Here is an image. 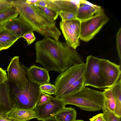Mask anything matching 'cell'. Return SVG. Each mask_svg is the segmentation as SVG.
<instances>
[{
  "instance_id": "obj_20",
  "label": "cell",
  "mask_w": 121,
  "mask_h": 121,
  "mask_svg": "<svg viewBox=\"0 0 121 121\" xmlns=\"http://www.w3.org/2000/svg\"><path fill=\"white\" fill-rule=\"evenodd\" d=\"M103 92L104 99L102 109H107L113 113L115 107L116 103L111 88L104 89Z\"/></svg>"
},
{
  "instance_id": "obj_23",
  "label": "cell",
  "mask_w": 121,
  "mask_h": 121,
  "mask_svg": "<svg viewBox=\"0 0 121 121\" xmlns=\"http://www.w3.org/2000/svg\"><path fill=\"white\" fill-rule=\"evenodd\" d=\"M33 5L35 8L39 12L54 20L55 21L58 17L59 13L52 9L36 5Z\"/></svg>"
},
{
  "instance_id": "obj_30",
  "label": "cell",
  "mask_w": 121,
  "mask_h": 121,
  "mask_svg": "<svg viewBox=\"0 0 121 121\" xmlns=\"http://www.w3.org/2000/svg\"><path fill=\"white\" fill-rule=\"evenodd\" d=\"M22 38L26 40L28 45H29L34 42L36 39V37L32 31L29 32L24 34Z\"/></svg>"
},
{
  "instance_id": "obj_26",
  "label": "cell",
  "mask_w": 121,
  "mask_h": 121,
  "mask_svg": "<svg viewBox=\"0 0 121 121\" xmlns=\"http://www.w3.org/2000/svg\"><path fill=\"white\" fill-rule=\"evenodd\" d=\"M104 119L106 121H121V117H117L107 109L103 110Z\"/></svg>"
},
{
  "instance_id": "obj_39",
  "label": "cell",
  "mask_w": 121,
  "mask_h": 121,
  "mask_svg": "<svg viewBox=\"0 0 121 121\" xmlns=\"http://www.w3.org/2000/svg\"><path fill=\"white\" fill-rule=\"evenodd\" d=\"M103 121H106L104 119Z\"/></svg>"
},
{
  "instance_id": "obj_16",
  "label": "cell",
  "mask_w": 121,
  "mask_h": 121,
  "mask_svg": "<svg viewBox=\"0 0 121 121\" xmlns=\"http://www.w3.org/2000/svg\"><path fill=\"white\" fill-rule=\"evenodd\" d=\"M6 115L8 118L14 121H27L36 118L35 110L21 108L14 104Z\"/></svg>"
},
{
  "instance_id": "obj_5",
  "label": "cell",
  "mask_w": 121,
  "mask_h": 121,
  "mask_svg": "<svg viewBox=\"0 0 121 121\" xmlns=\"http://www.w3.org/2000/svg\"><path fill=\"white\" fill-rule=\"evenodd\" d=\"M85 63L76 64L61 73L56 78L54 82L56 91L55 97L61 99L66 91L76 81L83 76Z\"/></svg>"
},
{
  "instance_id": "obj_6",
  "label": "cell",
  "mask_w": 121,
  "mask_h": 121,
  "mask_svg": "<svg viewBox=\"0 0 121 121\" xmlns=\"http://www.w3.org/2000/svg\"><path fill=\"white\" fill-rule=\"evenodd\" d=\"M100 59L91 55L86 57L83 75L84 86L99 89L106 88L101 70Z\"/></svg>"
},
{
  "instance_id": "obj_24",
  "label": "cell",
  "mask_w": 121,
  "mask_h": 121,
  "mask_svg": "<svg viewBox=\"0 0 121 121\" xmlns=\"http://www.w3.org/2000/svg\"><path fill=\"white\" fill-rule=\"evenodd\" d=\"M39 88L41 92L50 95H54L56 91L55 85L49 83L40 85Z\"/></svg>"
},
{
  "instance_id": "obj_18",
  "label": "cell",
  "mask_w": 121,
  "mask_h": 121,
  "mask_svg": "<svg viewBox=\"0 0 121 121\" xmlns=\"http://www.w3.org/2000/svg\"><path fill=\"white\" fill-rule=\"evenodd\" d=\"M111 88L116 103L115 107L113 113L116 116L121 117V78Z\"/></svg>"
},
{
  "instance_id": "obj_1",
  "label": "cell",
  "mask_w": 121,
  "mask_h": 121,
  "mask_svg": "<svg viewBox=\"0 0 121 121\" xmlns=\"http://www.w3.org/2000/svg\"><path fill=\"white\" fill-rule=\"evenodd\" d=\"M35 62L49 71L60 73L74 65L83 62L76 49L66 43L45 37L35 43Z\"/></svg>"
},
{
  "instance_id": "obj_21",
  "label": "cell",
  "mask_w": 121,
  "mask_h": 121,
  "mask_svg": "<svg viewBox=\"0 0 121 121\" xmlns=\"http://www.w3.org/2000/svg\"><path fill=\"white\" fill-rule=\"evenodd\" d=\"M19 15L17 9L14 6L0 12V23H5L17 18Z\"/></svg>"
},
{
  "instance_id": "obj_32",
  "label": "cell",
  "mask_w": 121,
  "mask_h": 121,
  "mask_svg": "<svg viewBox=\"0 0 121 121\" xmlns=\"http://www.w3.org/2000/svg\"><path fill=\"white\" fill-rule=\"evenodd\" d=\"M14 43L0 38V51L8 49Z\"/></svg>"
},
{
  "instance_id": "obj_34",
  "label": "cell",
  "mask_w": 121,
  "mask_h": 121,
  "mask_svg": "<svg viewBox=\"0 0 121 121\" xmlns=\"http://www.w3.org/2000/svg\"><path fill=\"white\" fill-rule=\"evenodd\" d=\"M104 119L103 113H99L89 119L90 121H103Z\"/></svg>"
},
{
  "instance_id": "obj_13",
  "label": "cell",
  "mask_w": 121,
  "mask_h": 121,
  "mask_svg": "<svg viewBox=\"0 0 121 121\" xmlns=\"http://www.w3.org/2000/svg\"><path fill=\"white\" fill-rule=\"evenodd\" d=\"M25 68L28 78L31 82L39 85L49 83L50 78L46 69L35 65Z\"/></svg>"
},
{
  "instance_id": "obj_40",
  "label": "cell",
  "mask_w": 121,
  "mask_h": 121,
  "mask_svg": "<svg viewBox=\"0 0 121 121\" xmlns=\"http://www.w3.org/2000/svg\"></svg>"
},
{
  "instance_id": "obj_31",
  "label": "cell",
  "mask_w": 121,
  "mask_h": 121,
  "mask_svg": "<svg viewBox=\"0 0 121 121\" xmlns=\"http://www.w3.org/2000/svg\"><path fill=\"white\" fill-rule=\"evenodd\" d=\"M13 6L12 0H0V12Z\"/></svg>"
},
{
  "instance_id": "obj_22",
  "label": "cell",
  "mask_w": 121,
  "mask_h": 121,
  "mask_svg": "<svg viewBox=\"0 0 121 121\" xmlns=\"http://www.w3.org/2000/svg\"><path fill=\"white\" fill-rule=\"evenodd\" d=\"M84 86V79L83 76L76 81L66 91L63 95L62 98L67 95L78 92Z\"/></svg>"
},
{
  "instance_id": "obj_36",
  "label": "cell",
  "mask_w": 121,
  "mask_h": 121,
  "mask_svg": "<svg viewBox=\"0 0 121 121\" xmlns=\"http://www.w3.org/2000/svg\"><path fill=\"white\" fill-rule=\"evenodd\" d=\"M43 121H57L54 117L46 119Z\"/></svg>"
},
{
  "instance_id": "obj_12",
  "label": "cell",
  "mask_w": 121,
  "mask_h": 121,
  "mask_svg": "<svg viewBox=\"0 0 121 121\" xmlns=\"http://www.w3.org/2000/svg\"><path fill=\"white\" fill-rule=\"evenodd\" d=\"M100 65L106 87L110 88L121 78V65L104 59H100Z\"/></svg>"
},
{
  "instance_id": "obj_33",
  "label": "cell",
  "mask_w": 121,
  "mask_h": 121,
  "mask_svg": "<svg viewBox=\"0 0 121 121\" xmlns=\"http://www.w3.org/2000/svg\"><path fill=\"white\" fill-rule=\"evenodd\" d=\"M8 80L6 71L0 67V84L8 81Z\"/></svg>"
},
{
  "instance_id": "obj_8",
  "label": "cell",
  "mask_w": 121,
  "mask_h": 121,
  "mask_svg": "<svg viewBox=\"0 0 121 121\" xmlns=\"http://www.w3.org/2000/svg\"><path fill=\"white\" fill-rule=\"evenodd\" d=\"M8 80L19 89L26 88L29 80L25 67L21 64L19 57L15 56L11 60L7 68Z\"/></svg>"
},
{
  "instance_id": "obj_11",
  "label": "cell",
  "mask_w": 121,
  "mask_h": 121,
  "mask_svg": "<svg viewBox=\"0 0 121 121\" xmlns=\"http://www.w3.org/2000/svg\"><path fill=\"white\" fill-rule=\"evenodd\" d=\"M81 2L79 0H37L36 5L52 9L59 13L65 11L76 15Z\"/></svg>"
},
{
  "instance_id": "obj_25",
  "label": "cell",
  "mask_w": 121,
  "mask_h": 121,
  "mask_svg": "<svg viewBox=\"0 0 121 121\" xmlns=\"http://www.w3.org/2000/svg\"><path fill=\"white\" fill-rule=\"evenodd\" d=\"M0 38L14 43L19 39L5 29L0 32Z\"/></svg>"
},
{
  "instance_id": "obj_17",
  "label": "cell",
  "mask_w": 121,
  "mask_h": 121,
  "mask_svg": "<svg viewBox=\"0 0 121 121\" xmlns=\"http://www.w3.org/2000/svg\"><path fill=\"white\" fill-rule=\"evenodd\" d=\"M9 86L8 81L0 84V112H7L13 104L11 100Z\"/></svg>"
},
{
  "instance_id": "obj_2",
  "label": "cell",
  "mask_w": 121,
  "mask_h": 121,
  "mask_svg": "<svg viewBox=\"0 0 121 121\" xmlns=\"http://www.w3.org/2000/svg\"><path fill=\"white\" fill-rule=\"evenodd\" d=\"M12 2L19 17L30 26L34 31L45 37L59 40L61 33L55 20L39 12L33 4L27 3L26 0H12Z\"/></svg>"
},
{
  "instance_id": "obj_28",
  "label": "cell",
  "mask_w": 121,
  "mask_h": 121,
  "mask_svg": "<svg viewBox=\"0 0 121 121\" xmlns=\"http://www.w3.org/2000/svg\"><path fill=\"white\" fill-rule=\"evenodd\" d=\"M54 97L50 95L41 91L36 106L42 105L47 102Z\"/></svg>"
},
{
  "instance_id": "obj_27",
  "label": "cell",
  "mask_w": 121,
  "mask_h": 121,
  "mask_svg": "<svg viewBox=\"0 0 121 121\" xmlns=\"http://www.w3.org/2000/svg\"><path fill=\"white\" fill-rule=\"evenodd\" d=\"M59 15L61 19V21L64 22L77 19L76 15L73 13L65 11H60Z\"/></svg>"
},
{
  "instance_id": "obj_29",
  "label": "cell",
  "mask_w": 121,
  "mask_h": 121,
  "mask_svg": "<svg viewBox=\"0 0 121 121\" xmlns=\"http://www.w3.org/2000/svg\"><path fill=\"white\" fill-rule=\"evenodd\" d=\"M116 47L120 63L121 61V28L118 30L116 35Z\"/></svg>"
},
{
  "instance_id": "obj_19",
  "label": "cell",
  "mask_w": 121,
  "mask_h": 121,
  "mask_svg": "<svg viewBox=\"0 0 121 121\" xmlns=\"http://www.w3.org/2000/svg\"><path fill=\"white\" fill-rule=\"evenodd\" d=\"M77 111L75 108L65 107L54 117L57 121H75Z\"/></svg>"
},
{
  "instance_id": "obj_15",
  "label": "cell",
  "mask_w": 121,
  "mask_h": 121,
  "mask_svg": "<svg viewBox=\"0 0 121 121\" xmlns=\"http://www.w3.org/2000/svg\"><path fill=\"white\" fill-rule=\"evenodd\" d=\"M104 11L99 6L85 0H81L76 15V17L81 21L90 18Z\"/></svg>"
},
{
  "instance_id": "obj_10",
  "label": "cell",
  "mask_w": 121,
  "mask_h": 121,
  "mask_svg": "<svg viewBox=\"0 0 121 121\" xmlns=\"http://www.w3.org/2000/svg\"><path fill=\"white\" fill-rule=\"evenodd\" d=\"M65 106L61 99L54 97L46 103L36 106L34 109L36 118L38 120L43 121L54 117Z\"/></svg>"
},
{
  "instance_id": "obj_35",
  "label": "cell",
  "mask_w": 121,
  "mask_h": 121,
  "mask_svg": "<svg viewBox=\"0 0 121 121\" xmlns=\"http://www.w3.org/2000/svg\"><path fill=\"white\" fill-rule=\"evenodd\" d=\"M6 113L5 112H0V121H14L7 117Z\"/></svg>"
},
{
  "instance_id": "obj_7",
  "label": "cell",
  "mask_w": 121,
  "mask_h": 121,
  "mask_svg": "<svg viewBox=\"0 0 121 121\" xmlns=\"http://www.w3.org/2000/svg\"><path fill=\"white\" fill-rule=\"evenodd\" d=\"M109 19L103 11L92 17L81 21L80 39L88 42L92 39L108 22Z\"/></svg>"
},
{
  "instance_id": "obj_3",
  "label": "cell",
  "mask_w": 121,
  "mask_h": 121,
  "mask_svg": "<svg viewBox=\"0 0 121 121\" xmlns=\"http://www.w3.org/2000/svg\"><path fill=\"white\" fill-rule=\"evenodd\" d=\"M104 99L103 91L84 86L78 92L67 95L61 99L65 105H73L83 110L95 112L102 109Z\"/></svg>"
},
{
  "instance_id": "obj_9",
  "label": "cell",
  "mask_w": 121,
  "mask_h": 121,
  "mask_svg": "<svg viewBox=\"0 0 121 121\" xmlns=\"http://www.w3.org/2000/svg\"><path fill=\"white\" fill-rule=\"evenodd\" d=\"M60 26L66 43L70 47L76 49L80 45L81 21L77 18L61 21Z\"/></svg>"
},
{
  "instance_id": "obj_38",
  "label": "cell",
  "mask_w": 121,
  "mask_h": 121,
  "mask_svg": "<svg viewBox=\"0 0 121 121\" xmlns=\"http://www.w3.org/2000/svg\"><path fill=\"white\" fill-rule=\"evenodd\" d=\"M75 121H84L83 120H76Z\"/></svg>"
},
{
  "instance_id": "obj_37",
  "label": "cell",
  "mask_w": 121,
  "mask_h": 121,
  "mask_svg": "<svg viewBox=\"0 0 121 121\" xmlns=\"http://www.w3.org/2000/svg\"><path fill=\"white\" fill-rule=\"evenodd\" d=\"M4 23H0V32L4 29Z\"/></svg>"
},
{
  "instance_id": "obj_14",
  "label": "cell",
  "mask_w": 121,
  "mask_h": 121,
  "mask_svg": "<svg viewBox=\"0 0 121 121\" xmlns=\"http://www.w3.org/2000/svg\"><path fill=\"white\" fill-rule=\"evenodd\" d=\"M4 29L20 38L26 33L34 31L28 24L19 17L4 23Z\"/></svg>"
},
{
  "instance_id": "obj_4",
  "label": "cell",
  "mask_w": 121,
  "mask_h": 121,
  "mask_svg": "<svg viewBox=\"0 0 121 121\" xmlns=\"http://www.w3.org/2000/svg\"><path fill=\"white\" fill-rule=\"evenodd\" d=\"M39 86L29 80L25 88L22 89L17 88H13L10 92L13 104L23 109H35L41 92Z\"/></svg>"
}]
</instances>
